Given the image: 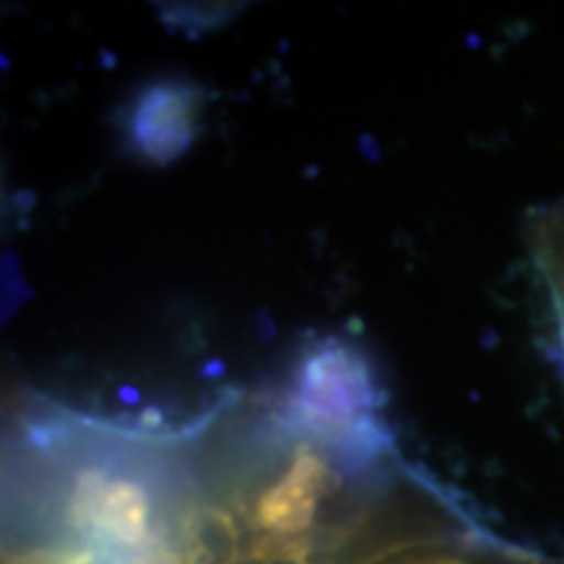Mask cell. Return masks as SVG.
Masks as SVG:
<instances>
[{
	"label": "cell",
	"mask_w": 564,
	"mask_h": 564,
	"mask_svg": "<svg viewBox=\"0 0 564 564\" xmlns=\"http://www.w3.org/2000/svg\"><path fill=\"white\" fill-rule=\"evenodd\" d=\"M525 243L544 285L556 337V358L564 390V202L546 204L525 220Z\"/></svg>",
	"instance_id": "2"
},
{
	"label": "cell",
	"mask_w": 564,
	"mask_h": 564,
	"mask_svg": "<svg viewBox=\"0 0 564 564\" xmlns=\"http://www.w3.org/2000/svg\"><path fill=\"white\" fill-rule=\"evenodd\" d=\"M199 121V91L181 82H162L133 105L129 133L144 158L167 162L192 144Z\"/></svg>",
	"instance_id": "1"
}]
</instances>
